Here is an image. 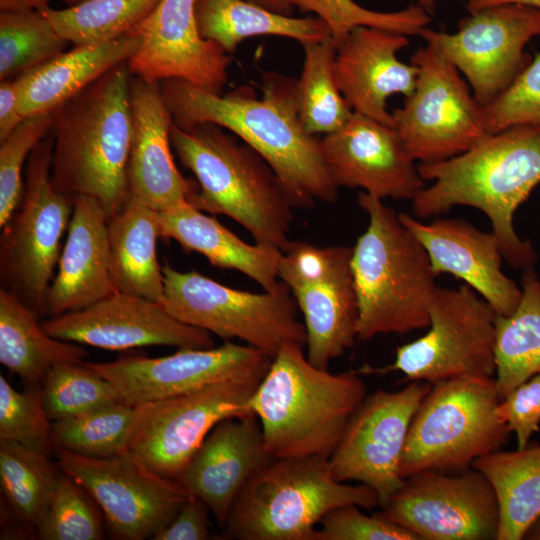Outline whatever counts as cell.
<instances>
[{
  "instance_id": "obj_1",
  "label": "cell",
  "mask_w": 540,
  "mask_h": 540,
  "mask_svg": "<svg viewBox=\"0 0 540 540\" xmlns=\"http://www.w3.org/2000/svg\"><path fill=\"white\" fill-rule=\"evenodd\" d=\"M159 83L176 124L213 123L233 133L271 166L294 208L337 200L338 188L327 172L321 139L309 134L300 120L298 80L266 73L261 98L247 85L223 95L177 78Z\"/></svg>"
},
{
  "instance_id": "obj_2",
  "label": "cell",
  "mask_w": 540,
  "mask_h": 540,
  "mask_svg": "<svg viewBox=\"0 0 540 540\" xmlns=\"http://www.w3.org/2000/svg\"><path fill=\"white\" fill-rule=\"evenodd\" d=\"M418 170L432 184L412 200L417 218L439 216L455 206L474 207L489 218L508 265L534 267L537 252L517 234L514 215L540 184V129L515 126L488 134L467 151L420 164Z\"/></svg>"
},
{
  "instance_id": "obj_3",
  "label": "cell",
  "mask_w": 540,
  "mask_h": 540,
  "mask_svg": "<svg viewBox=\"0 0 540 540\" xmlns=\"http://www.w3.org/2000/svg\"><path fill=\"white\" fill-rule=\"evenodd\" d=\"M131 72L121 63L52 111L51 180L67 196H89L108 218L126 203L133 135Z\"/></svg>"
},
{
  "instance_id": "obj_4",
  "label": "cell",
  "mask_w": 540,
  "mask_h": 540,
  "mask_svg": "<svg viewBox=\"0 0 540 540\" xmlns=\"http://www.w3.org/2000/svg\"><path fill=\"white\" fill-rule=\"evenodd\" d=\"M355 371L331 373L312 365L303 346L289 342L273 357L249 402L273 458L332 455L367 396Z\"/></svg>"
},
{
  "instance_id": "obj_5",
  "label": "cell",
  "mask_w": 540,
  "mask_h": 540,
  "mask_svg": "<svg viewBox=\"0 0 540 540\" xmlns=\"http://www.w3.org/2000/svg\"><path fill=\"white\" fill-rule=\"evenodd\" d=\"M224 130L213 123L172 124V147L198 183L189 203L230 217L256 244L284 251L291 241L292 202L265 159Z\"/></svg>"
},
{
  "instance_id": "obj_6",
  "label": "cell",
  "mask_w": 540,
  "mask_h": 540,
  "mask_svg": "<svg viewBox=\"0 0 540 540\" xmlns=\"http://www.w3.org/2000/svg\"><path fill=\"white\" fill-rule=\"evenodd\" d=\"M357 200L369 217L351 260L358 339L428 328V309L438 286L425 248L383 200L364 191Z\"/></svg>"
},
{
  "instance_id": "obj_7",
  "label": "cell",
  "mask_w": 540,
  "mask_h": 540,
  "mask_svg": "<svg viewBox=\"0 0 540 540\" xmlns=\"http://www.w3.org/2000/svg\"><path fill=\"white\" fill-rule=\"evenodd\" d=\"M379 506L365 484L337 481L328 458H273L245 484L227 516L224 536L237 540H314L332 509Z\"/></svg>"
},
{
  "instance_id": "obj_8",
  "label": "cell",
  "mask_w": 540,
  "mask_h": 540,
  "mask_svg": "<svg viewBox=\"0 0 540 540\" xmlns=\"http://www.w3.org/2000/svg\"><path fill=\"white\" fill-rule=\"evenodd\" d=\"M495 377L460 376L431 385L409 426L402 478L422 471H461L500 450L510 430L497 417Z\"/></svg>"
},
{
  "instance_id": "obj_9",
  "label": "cell",
  "mask_w": 540,
  "mask_h": 540,
  "mask_svg": "<svg viewBox=\"0 0 540 540\" xmlns=\"http://www.w3.org/2000/svg\"><path fill=\"white\" fill-rule=\"evenodd\" d=\"M160 304L177 320L228 341L239 339L274 357L289 342L306 346L304 323L290 288L252 293L230 288L196 271L163 266Z\"/></svg>"
},
{
  "instance_id": "obj_10",
  "label": "cell",
  "mask_w": 540,
  "mask_h": 540,
  "mask_svg": "<svg viewBox=\"0 0 540 540\" xmlns=\"http://www.w3.org/2000/svg\"><path fill=\"white\" fill-rule=\"evenodd\" d=\"M53 139H42L27 159L22 201L1 227L0 275L3 288L35 313L47 314V295L61 255L74 198L51 180Z\"/></svg>"
},
{
  "instance_id": "obj_11",
  "label": "cell",
  "mask_w": 540,
  "mask_h": 540,
  "mask_svg": "<svg viewBox=\"0 0 540 540\" xmlns=\"http://www.w3.org/2000/svg\"><path fill=\"white\" fill-rule=\"evenodd\" d=\"M429 330L397 347L394 362L384 367L364 365L359 375L399 371L404 381L435 384L460 376L494 377L497 313L467 284L457 289L437 287L428 309Z\"/></svg>"
},
{
  "instance_id": "obj_12",
  "label": "cell",
  "mask_w": 540,
  "mask_h": 540,
  "mask_svg": "<svg viewBox=\"0 0 540 540\" xmlns=\"http://www.w3.org/2000/svg\"><path fill=\"white\" fill-rule=\"evenodd\" d=\"M260 378L216 382L135 405L126 454L163 477L177 479L220 421L251 412Z\"/></svg>"
},
{
  "instance_id": "obj_13",
  "label": "cell",
  "mask_w": 540,
  "mask_h": 540,
  "mask_svg": "<svg viewBox=\"0 0 540 540\" xmlns=\"http://www.w3.org/2000/svg\"><path fill=\"white\" fill-rule=\"evenodd\" d=\"M410 63L418 68L415 89L391 114L415 161L448 160L488 135L482 106L454 65L428 44L412 55Z\"/></svg>"
},
{
  "instance_id": "obj_14",
  "label": "cell",
  "mask_w": 540,
  "mask_h": 540,
  "mask_svg": "<svg viewBox=\"0 0 540 540\" xmlns=\"http://www.w3.org/2000/svg\"><path fill=\"white\" fill-rule=\"evenodd\" d=\"M353 247H318L290 241L279 263V279L291 290L304 318L307 359L321 369L358 338V300Z\"/></svg>"
},
{
  "instance_id": "obj_15",
  "label": "cell",
  "mask_w": 540,
  "mask_h": 540,
  "mask_svg": "<svg viewBox=\"0 0 540 540\" xmlns=\"http://www.w3.org/2000/svg\"><path fill=\"white\" fill-rule=\"evenodd\" d=\"M448 473L406 477L379 513L419 540H497L500 511L490 481L473 467Z\"/></svg>"
},
{
  "instance_id": "obj_16",
  "label": "cell",
  "mask_w": 540,
  "mask_h": 540,
  "mask_svg": "<svg viewBox=\"0 0 540 540\" xmlns=\"http://www.w3.org/2000/svg\"><path fill=\"white\" fill-rule=\"evenodd\" d=\"M54 452L57 467L91 495L116 538H153L190 498L176 479L154 473L127 454L90 458Z\"/></svg>"
},
{
  "instance_id": "obj_17",
  "label": "cell",
  "mask_w": 540,
  "mask_h": 540,
  "mask_svg": "<svg viewBox=\"0 0 540 540\" xmlns=\"http://www.w3.org/2000/svg\"><path fill=\"white\" fill-rule=\"evenodd\" d=\"M419 35L464 74L483 107L531 60L525 47L540 36V9L517 4L491 6L462 19L455 33L424 27Z\"/></svg>"
},
{
  "instance_id": "obj_18",
  "label": "cell",
  "mask_w": 540,
  "mask_h": 540,
  "mask_svg": "<svg viewBox=\"0 0 540 540\" xmlns=\"http://www.w3.org/2000/svg\"><path fill=\"white\" fill-rule=\"evenodd\" d=\"M430 388V383L414 380L397 391L367 395L328 459L333 477L369 486L383 508L404 483L399 468L407 433Z\"/></svg>"
},
{
  "instance_id": "obj_19",
  "label": "cell",
  "mask_w": 540,
  "mask_h": 540,
  "mask_svg": "<svg viewBox=\"0 0 540 540\" xmlns=\"http://www.w3.org/2000/svg\"><path fill=\"white\" fill-rule=\"evenodd\" d=\"M273 357L250 345L225 342L217 348L179 349L163 357H125L84 363L117 389L123 402L135 406L241 378L263 379Z\"/></svg>"
},
{
  "instance_id": "obj_20",
  "label": "cell",
  "mask_w": 540,
  "mask_h": 540,
  "mask_svg": "<svg viewBox=\"0 0 540 540\" xmlns=\"http://www.w3.org/2000/svg\"><path fill=\"white\" fill-rule=\"evenodd\" d=\"M41 326L51 337L112 351L151 345L214 347L208 331L177 320L160 303L120 292Z\"/></svg>"
},
{
  "instance_id": "obj_21",
  "label": "cell",
  "mask_w": 540,
  "mask_h": 540,
  "mask_svg": "<svg viewBox=\"0 0 540 540\" xmlns=\"http://www.w3.org/2000/svg\"><path fill=\"white\" fill-rule=\"evenodd\" d=\"M327 172L337 188H361L381 200L413 198L426 186L394 127L353 112L321 138Z\"/></svg>"
},
{
  "instance_id": "obj_22",
  "label": "cell",
  "mask_w": 540,
  "mask_h": 540,
  "mask_svg": "<svg viewBox=\"0 0 540 540\" xmlns=\"http://www.w3.org/2000/svg\"><path fill=\"white\" fill-rule=\"evenodd\" d=\"M194 1L161 0L130 32L140 37V47L128 61V67L132 75L149 82L177 78L222 94L231 57L199 35Z\"/></svg>"
},
{
  "instance_id": "obj_23",
  "label": "cell",
  "mask_w": 540,
  "mask_h": 540,
  "mask_svg": "<svg viewBox=\"0 0 540 540\" xmlns=\"http://www.w3.org/2000/svg\"><path fill=\"white\" fill-rule=\"evenodd\" d=\"M130 105L133 135L127 166L130 194L157 212L189 203L198 185L184 178L171 152L173 116L160 83L132 75Z\"/></svg>"
},
{
  "instance_id": "obj_24",
  "label": "cell",
  "mask_w": 540,
  "mask_h": 540,
  "mask_svg": "<svg viewBox=\"0 0 540 540\" xmlns=\"http://www.w3.org/2000/svg\"><path fill=\"white\" fill-rule=\"evenodd\" d=\"M408 45L404 34L369 26H357L335 43L336 83L353 112L395 128L386 100L410 96L418 77L415 65L397 58Z\"/></svg>"
},
{
  "instance_id": "obj_25",
  "label": "cell",
  "mask_w": 540,
  "mask_h": 540,
  "mask_svg": "<svg viewBox=\"0 0 540 540\" xmlns=\"http://www.w3.org/2000/svg\"><path fill=\"white\" fill-rule=\"evenodd\" d=\"M399 218L425 248L436 276L448 273L463 280L498 315L514 311L521 288L503 273L500 243L492 231H481L459 218H437L431 223L407 213H399Z\"/></svg>"
},
{
  "instance_id": "obj_26",
  "label": "cell",
  "mask_w": 540,
  "mask_h": 540,
  "mask_svg": "<svg viewBox=\"0 0 540 540\" xmlns=\"http://www.w3.org/2000/svg\"><path fill=\"white\" fill-rule=\"evenodd\" d=\"M272 459L259 419L248 412L216 424L176 480L209 507L223 528L242 488Z\"/></svg>"
},
{
  "instance_id": "obj_27",
  "label": "cell",
  "mask_w": 540,
  "mask_h": 540,
  "mask_svg": "<svg viewBox=\"0 0 540 540\" xmlns=\"http://www.w3.org/2000/svg\"><path fill=\"white\" fill-rule=\"evenodd\" d=\"M108 215L95 198L74 197L68 235L47 295L51 317L81 310L116 289L109 271Z\"/></svg>"
},
{
  "instance_id": "obj_28",
  "label": "cell",
  "mask_w": 540,
  "mask_h": 540,
  "mask_svg": "<svg viewBox=\"0 0 540 540\" xmlns=\"http://www.w3.org/2000/svg\"><path fill=\"white\" fill-rule=\"evenodd\" d=\"M139 47L140 37L132 33L105 43L74 45L14 80L20 112L28 117L54 111L115 66L128 62Z\"/></svg>"
},
{
  "instance_id": "obj_29",
  "label": "cell",
  "mask_w": 540,
  "mask_h": 540,
  "mask_svg": "<svg viewBox=\"0 0 540 540\" xmlns=\"http://www.w3.org/2000/svg\"><path fill=\"white\" fill-rule=\"evenodd\" d=\"M159 219L161 237L174 239L185 251L203 255L218 268L237 270L265 291L279 286L281 250L244 242L190 203L159 212Z\"/></svg>"
},
{
  "instance_id": "obj_30",
  "label": "cell",
  "mask_w": 540,
  "mask_h": 540,
  "mask_svg": "<svg viewBox=\"0 0 540 540\" xmlns=\"http://www.w3.org/2000/svg\"><path fill=\"white\" fill-rule=\"evenodd\" d=\"M109 271L117 292L160 303L163 267L157 255L159 212L130 195L108 218Z\"/></svg>"
},
{
  "instance_id": "obj_31",
  "label": "cell",
  "mask_w": 540,
  "mask_h": 540,
  "mask_svg": "<svg viewBox=\"0 0 540 540\" xmlns=\"http://www.w3.org/2000/svg\"><path fill=\"white\" fill-rule=\"evenodd\" d=\"M194 19L199 35L227 54L241 42L257 36H280L301 44L332 36L318 16L294 18L247 0H195Z\"/></svg>"
},
{
  "instance_id": "obj_32",
  "label": "cell",
  "mask_w": 540,
  "mask_h": 540,
  "mask_svg": "<svg viewBox=\"0 0 540 540\" xmlns=\"http://www.w3.org/2000/svg\"><path fill=\"white\" fill-rule=\"evenodd\" d=\"M35 312L17 295L0 288V362L21 380L39 384L59 363H81L87 351L78 343L48 335Z\"/></svg>"
},
{
  "instance_id": "obj_33",
  "label": "cell",
  "mask_w": 540,
  "mask_h": 540,
  "mask_svg": "<svg viewBox=\"0 0 540 540\" xmlns=\"http://www.w3.org/2000/svg\"><path fill=\"white\" fill-rule=\"evenodd\" d=\"M471 467L482 472L498 499L497 540H521L540 517V445L497 450L477 458Z\"/></svg>"
},
{
  "instance_id": "obj_34",
  "label": "cell",
  "mask_w": 540,
  "mask_h": 540,
  "mask_svg": "<svg viewBox=\"0 0 540 540\" xmlns=\"http://www.w3.org/2000/svg\"><path fill=\"white\" fill-rule=\"evenodd\" d=\"M520 288L514 311L496 318L494 377L501 399L540 371V276L534 267L523 270Z\"/></svg>"
},
{
  "instance_id": "obj_35",
  "label": "cell",
  "mask_w": 540,
  "mask_h": 540,
  "mask_svg": "<svg viewBox=\"0 0 540 540\" xmlns=\"http://www.w3.org/2000/svg\"><path fill=\"white\" fill-rule=\"evenodd\" d=\"M60 475L49 457L17 442L0 440V482L12 515L35 527L44 518Z\"/></svg>"
},
{
  "instance_id": "obj_36",
  "label": "cell",
  "mask_w": 540,
  "mask_h": 540,
  "mask_svg": "<svg viewBox=\"0 0 540 540\" xmlns=\"http://www.w3.org/2000/svg\"><path fill=\"white\" fill-rule=\"evenodd\" d=\"M304 63L298 80L299 116L311 135H327L341 128L353 110L342 96L334 75L336 46L332 36L302 43Z\"/></svg>"
},
{
  "instance_id": "obj_37",
  "label": "cell",
  "mask_w": 540,
  "mask_h": 540,
  "mask_svg": "<svg viewBox=\"0 0 540 540\" xmlns=\"http://www.w3.org/2000/svg\"><path fill=\"white\" fill-rule=\"evenodd\" d=\"M161 0H83L65 9L46 7L42 14L74 45L116 40L141 24Z\"/></svg>"
},
{
  "instance_id": "obj_38",
  "label": "cell",
  "mask_w": 540,
  "mask_h": 540,
  "mask_svg": "<svg viewBox=\"0 0 540 540\" xmlns=\"http://www.w3.org/2000/svg\"><path fill=\"white\" fill-rule=\"evenodd\" d=\"M68 44L41 11H0V80H15L63 53Z\"/></svg>"
},
{
  "instance_id": "obj_39",
  "label": "cell",
  "mask_w": 540,
  "mask_h": 540,
  "mask_svg": "<svg viewBox=\"0 0 540 540\" xmlns=\"http://www.w3.org/2000/svg\"><path fill=\"white\" fill-rule=\"evenodd\" d=\"M134 415L135 406L118 402L80 416L52 422L53 448L90 458L124 455Z\"/></svg>"
},
{
  "instance_id": "obj_40",
  "label": "cell",
  "mask_w": 540,
  "mask_h": 540,
  "mask_svg": "<svg viewBox=\"0 0 540 540\" xmlns=\"http://www.w3.org/2000/svg\"><path fill=\"white\" fill-rule=\"evenodd\" d=\"M44 408L52 422L123 402L107 379L81 363H59L41 382Z\"/></svg>"
},
{
  "instance_id": "obj_41",
  "label": "cell",
  "mask_w": 540,
  "mask_h": 540,
  "mask_svg": "<svg viewBox=\"0 0 540 540\" xmlns=\"http://www.w3.org/2000/svg\"><path fill=\"white\" fill-rule=\"evenodd\" d=\"M294 8L313 12L328 25L334 43L357 26L376 27L406 36L419 35L431 18L419 5L395 12H378L353 0H286Z\"/></svg>"
},
{
  "instance_id": "obj_42",
  "label": "cell",
  "mask_w": 540,
  "mask_h": 540,
  "mask_svg": "<svg viewBox=\"0 0 540 540\" xmlns=\"http://www.w3.org/2000/svg\"><path fill=\"white\" fill-rule=\"evenodd\" d=\"M98 504L79 483L60 475L50 506L37 526L42 540H99L103 521Z\"/></svg>"
},
{
  "instance_id": "obj_43",
  "label": "cell",
  "mask_w": 540,
  "mask_h": 540,
  "mask_svg": "<svg viewBox=\"0 0 540 540\" xmlns=\"http://www.w3.org/2000/svg\"><path fill=\"white\" fill-rule=\"evenodd\" d=\"M52 421L44 408L42 387L27 385L24 391L13 388L0 375V440L17 442L50 457L54 451Z\"/></svg>"
},
{
  "instance_id": "obj_44",
  "label": "cell",
  "mask_w": 540,
  "mask_h": 540,
  "mask_svg": "<svg viewBox=\"0 0 540 540\" xmlns=\"http://www.w3.org/2000/svg\"><path fill=\"white\" fill-rule=\"evenodd\" d=\"M52 120V112L28 116L0 142V227L7 223L22 201L23 165L50 131Z\"/></svg>"
},
{
  "instance_id": "obj_45",
  "label": "cell",
  "mask_w": 540,
  "mask_h": 540,
  "mask_svg": "<svg viewBox=\"0 0 540 540\" xmlns=\"http://www.w3.org/2000/svg\"><path fill=\"white\" fill-rule=\"evenodd\" d=\"M482 111L488 134L515 126L540 129V52Z\"/></svg>"
},
{
  "instance_id": "obj_46",
  "label": "cell",
  "mask_w": 540,
  "mask_h": 540,
  "mask_svg": "<svg viewBox=\"0 0 540 540\" xmlns=\"http://www.w3.org/2000/svg\"><path fill=\"white\" fill-rule=\"evenodd\" d=\"M355 504L329 511L319 522L314 540H419L379 512L366 515Z\"/></svg>"
},
{
  "instance_id": "obj_47",
  "label": "cell",
  "mask_w": 540,
  "mask_h": 540,
  "mask_svg": "<svg viewBox=\"0 0 540 540\" xmlns=\"http://www.w3.org/2000/svg\"><path fill=\"white\" fill-rule=\"evenodd\" d=\"M495 413L510 432L515 434L517 449L527 447L531 436L540 430L538 375H534L500 399Z\"/></svg>"
},
{
  "instance_id": "obj_48",
  "label": "cell",
  "mask_w": 540,
  "mask_h": 540,
  "mask_svg": "<svg viewBox=\"0 0 540 540\" xmlns=\"http://www.w3.org/2000/svg\"><path fill=\"white\" fill-rule=\"evenodd\" d=\"M209 507L198 497L190 496L183 504L174 519L161 529L154 540H206L210 533L208 528Z\"/></svg>"
},
{
  "instance_id": "obj_49",
  "label": "cell",
  "mask_w": 540,
  "mask_h": 540,
  "mask_svg": "<svg viewBox=\"0 0 540 540\" xmlns=\"http://www.w3.org/2000/svg\"><path fill=\"white\" fill-rule=\"evenodd\" d=\"M19 110L14 80L0 83V142L4 141L24 120Z\"/></svg>"
},
{
  "instance_id": "obj_50",
  "label": "cell",
  "mask_w": 540,
  "mask_h": 540,
  "mask_svg": "<svg viewBox=\"0 0 540 540\" xmlns=\"http://www.w3.org/2000/svg\"><path fill=\"white\" fill-rule=\"evenodd\" d=\"M504 4H517L540 9V0H468L466 6L472 14L487 7Z\"/></svg>"
},
{
  "instance_id": "obj_51",
  "label": "cell",
  "mask_w": 540,
  "mask_h": 540,
  "mask_svg": "<svg viewBox=\"0 0 540 540\" xmlns=\"http://www.w3.org/2000/svg\"><path fill=\"white\" fill-rule=\"evenodd\" d=\"M51 0H0V11L42 10Z\"/></svg>"
},
{
  "instance_id": "obj_52",
  "label": "cell",
  "mask_w": 540,
  "mask_h": 540,
  "mask_svg": "<svg viewBox=\"0 0 540 540\" xmlns=\"http://www.w3.org/2000/svg\"><path fill=\"white\" fill-rule=\"evenodd\" d=\"M254 4L260 5L273 12L288 15L292 14L294 7L291 6L286 0H247Z\"/></svg>"
},
{
  "instance_id": "obj_53",
  "label": "cell",
  "mask_w": 540,
  "mask_h": 540,
  "mask_svg": "<svg viewBox=\"0 0 540 540\" xmlns=\"http://www.w3.org/2000/svg\"><path fill=\"white\" fill-rule=\"evenodd\" d=\"M524 539L540 540V517L529 528Z\"/></svg>"
},
{
  "instance_id": "obj_54",
  "label": "cell",
  "mask_w": 540,
  "mask_h": 540,
  "mask_svg": "<svg viewBox=\"0 0 540 540\" xmlns=\"http://www.w3.org/2000/svg\"><path fill=\"white\" fill-rule=\"evenodd\" d=\"M436 0H419L418 5L422 7L426 12L430 13L434 10Z\"/></svg>"
},
{
  "instance_id": "obj_55",
  "label": "cell",
  "mask_w": 540,
  "mask_h": 540,
  "mask_svg": "<svg viewBox=\"0 0 540 540\" xmlns=\"http://www.w3.org/2000/svg\"><path fill=\"white\" fill-rule=\"evenodd\" d=\"M81 1H83V0H63V2H64L65 4H67L68 6L77 4V3L81 2Z\"/></svg>"
},
{
  "instance_id": "obj_56",
  "label": "cell",
  "mask_w": 540,
  "mask_h": 540,
  "mask_svg": "<svg viewBox=\"0 0 540 540\" xmlns=\"http://www.w3.org/2000/svg\"><path fill=\"white\" fill-rule=\"evenodd\" d=\"M537 375H538V378H539V381H540V371L538 372V374H537Z\"/></svg>"
}]
</instances>
